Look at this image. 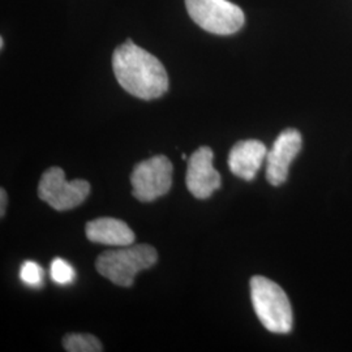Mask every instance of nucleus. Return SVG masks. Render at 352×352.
Masks as SVG:
<instances>
[{"mask_svg": "<svg viewBox=\"0 0 352 352\" xmlns=\"http://www.w3.org/2000/svg\"><path fill=\"white\" fill-rule=\"evenodd\" d=\"M214 153L209 146H201L188 160L186 184L192 196L199 200L209 199L221 187V175L214 168Z\"/></svg>", "mask_w": 352, "mask_h": 352, "instance_id": "nucleus-8", "label": "nucleus"}, {"mask_svg": "<svg viewBox=\"0 0 352 352\" xmlns=\"http://www.w3.org/2000/svg\"><path fill=\"white\" fill-rule=\"evenodd\" d=\"M113 69L120 87L140 100L160 98L168 89L164 64L131 39L113 51Z\"/></svg>", "mask_w": 352, "mask_h": 352, "instance_id": "nucleus-1", "label": "nucleus"}, {"mask_svg": "<svg viewBox=\"0 0 352 352\" xmlns=\"http://www.w3.org/2000/svg\"><path fill=\"white\" fill-rule=\"evenodd\" d=\"M186 7L197 25L218 36L239 32L245 21L241 8L228 0H186Z\"/></svg>", "mask_w": 352, "mask_h": 352, "instance_id": "nucleus-4", "label": "nucleus"}, {"mask_svg": "<svg viewBox=\"0 0 352 352\" xmlns=\"http://www.w3.org/2000/svg\"><path fill=\"white\" fill-rule=\"evenodd\" d=\"M63 346L68 352H101L102 343L91 334H67Z\"/></svg>", "mask_w": 352, "mask_h": 352, "instance_id": "nucleus-11", "label": "nucleus"}, {"mask_svg": "<svg viewBox=\"0 0 352 352\" xmlns=\"http://www.w3.org/2000/svg\"><path fill=\"white\" fill-rule=\"evenodd\" d=\"M174 166L166 155H154L136 164L131 174L133 196L142 202L155 201L173 187Z\"/></svg>", "mask_w": 352, "mask_h": 352, "instance_id": "nucleus-6", "label": "nucleus"}, {"mask_svg": "<svg viewBox=\"0 0 352 352\" xmlns=\"http://www.w3.org/2000/svg\"><path fill=\"white\" fill-rule=\"evenodd\" d=\"M267 149L258 140H244L236 142L228 154V167L234 175L243 180L254 179L264 164Z\"/></svg>", "mask_w": 352, "mask_h": 352, "instance_id": "nucleus-9", "label": "nucleus"}, {"mask_svg": "<svg viewBox=\"0 0 352 352\" xmlns=\"http://www.w3.org/2000/svg\"><path fill=\"white\" fill-rule=\"evenodd\" d=\"M20 278L25 283L26 286L30 287H38L42 285L43 278V270L42 267L33 261H25L21 269H20Z\"/></svg>", "mask_w": 352, "mask_h": 352, "instance_id": "nucleus-13", "label": "nucleus"}, {"mask_svg": "<svg viewBox=\"0 0 352 352\" xmlns=\"http://www.w3.org/2000/svg\"><path fill=\"white\" fill-rule=\"evenodd\" d=\"M302 135L294 128H287L274 141L266 155V179L278 187L287 180L289 166L302 151Z\"/></svg>", "mask_w": 352, "mask_h": 352, "instance_id": "nucleus-7", "label": "nucleus"}, {"mask_svg": "<svg viewBox=\"0 0 352 352\" xmlns=\"http://www.w3.org/2000/svg\"><path fill=\"white\" fill-rule=\"evenodd\" d=\"M90 184L84 179L65 180L60 167H50L43 173L38 184V196L58 212L71 210L87 200Z\"/></svg>", "mask_w": 352, "mask_h": 352, "instance_id": "nucleus-5", "label": "nucleus"}, {"mask_svg": "<svg viewBox=\"0 0 352 352\" xmlns=\"http://www.w3.org/2000/svg\"><path fill=\"white\" fill-rule=\"evenodd\" d=\"M87 238L93 243L126 247L135 241V234L124 221L116 218H98L87 223Z\"/></svg>", "mask_w": 352, "mask_h": 352, "instance_id": "nucleus-10", "label": "nucleus"}, {"mask_svg": "<svg viewBox=\"0 0 352 352\" xmlns=\"http://www.w3.org/2000/svg\"><path fill=\"white\" fill-rule=\"evenodd\" d=\"M0 47H1V49L4 47V39H3V38H0Z\"/></svg>", "mask_w": 352, "mask_h": 352, "instance_id": "nucleus-15", "label": "nucleus"}, {"mask_svg": "<svg viewBox=\"0 0 352 352\" xmlns=\"http://www.w3.org/2000/svg\"><path fill=\"white\" fill-rule=\"evenodd\" d=\"M50 274L52 280L60 286L72 283L76 276L72 265L64 261L63 258H55L51 263Z\"/></svg>", "mask_w": 352, "mask_h": 352, "instance_id": "nucleus-12", "label": "nucleus"}, {"mask_svg": "<svg viewBox=\"0 0 352 352\" xmlns=\"http://www.w3.org/2000/svg\"><path fill=\"white\" fill-rule=\"evenodd\" d=\"M6 208H7V193L6 189H0V215L4 217L6 214Z\"/></svg>", "mask_w": 352, "mask_h": 352, "instance_id": "nucleus-14", "label": "nucleus"}, {"mask_svg": "<svg viewBox=\"0 0 352 352\" xmlns=\"http://www.w3.org/2000/svg\"><path fill=\"white\" fill-rule=\"evenodd\" d=\"M158 253L148 244L126 245L119 250L106 251L96 261L97 272L113 285L131 287L141 270L149 269L157 263Z\"/></svg>", "mask_w": 352, "mask_h": 352, "instance_id": "nucleus-2", "label": "nucleus"}, {"mask_svg": "<svg viewBox=\"0 0 352 352\" xmlns=\"http://www.w3.org/2000/svg\"><path fill=\"white\" fill-rule=\"evenodd\" d=\"M251 298L254 312L272 333L287 334L292 329V309L282 287L267 278L256 276L251 279Z\"/></svg>", "mask_w": 352, "mask_h": 352, "instance_id": "nucleus-3", "label": "nucleus"}]
</instances>
